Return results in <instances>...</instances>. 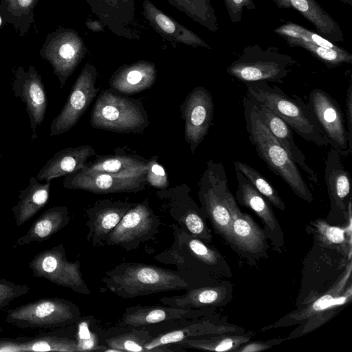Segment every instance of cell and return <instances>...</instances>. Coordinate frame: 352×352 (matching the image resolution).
<instances>
[{
  "instance_id": "6da1fadb",
  "label": "cell",
  "mask_w": 352,
  "mask_h": 352,
  "mask_svg": "<svg viewBox=\"0 0 352 352\" xmlns=\"http://www.w3.org/2000/svg\"><path fill=\"white\" fill-rule=\"evenodd\" d=\"M101 281L122 298L190 289V283L177 271L151 264L122 263L106 272Z\"/></svg>"
},
{
  "instance_id": "7a4b0ae2",
  "label": "cell",
  "mask_w": 352,
  "mask_h": 352,
  "mask_svg": "<svg viewBox=\"0 0 352 352\" xmlns=\"http://www.w3.org/2000/svg\"><path fill=\"white\" fill-rule=\"evenodd\" d=\"M244 117L248 138L256 153L269 169L280 177L299 198L312 202L313 194L300 174L298 166L272 134L250 104L248 96L243 98Z\"/></svg>"
},
{
  "instance_id": "3957f363",
  "label": "cell",
  "mask_w": 352,
  "mask_h": 352,
  "mask_svg": "<svg viewBox=\"0 0 352 352\" xmlns=\"http://www.w3.org/2000/svg\"><path fill=\"white\" fill-rule=\"evenodd\" d=\"M170 228L173 230V243L168 250L155 257L157 260L175 265L181 274L184 272L185 278L188 274L206 276L223 273L230 274L226 260L215 248L176 223L170 225Z\"/></svg>"
},
{
  "instance_id": "277c9868",
  "label": "cell",
  "mask_w": 352,
  "mask_h": 352,
  "mask_svg": "<svg viewBox=\"0 0 352 352\" xmlns=\"http://www.w3.org/2000/svg\"><path fill=\"white\" fill-rule=\"evenodd\" d=\"M248 95L267 107L286 122L298 135L318 146H328L317 122L303 101L286 95L276 85L267 82L245 83Z\"/></svg>"
},
{
  "instance_id": "5b68a950",
  "label": "cell",
  "mask_w": 352,
  "mask_h": 352,
  "mask_svg": "<svg viewBox=\"0 0 352 352\" xmlns=\"http://www.w3.org/2000/svg\"><path fill=\"white\" fill-rule=\"evenodd\" d=\"M197 195L205 217L215 232L224 239L241 210L228 188L226 172L221 162H207Z\"/></svg>"
},
{
  "instance_id": "8992f818",
  "label": "cell",
  "mask_w": 352,
  "mask_h": 352,
  "mask_svg": "<svg viewBox=\"0 0 352 352\" xmlns=\"http://www.w3.org/2000/svg\"><path fill=\"white\" fill-rule=\"evenodd\" d=\"M92 127L121 133H138L149 124L141 101L111 89L100 91L90 116Z\"/></svg>"
},
{
  "instance_id": "52a82bcc",
  "label": "cell",
  "mask_w": 352,
  "mask_h": 352,
  "mask_svg": "<svg viewBox=\"0 0 352 352\" xmlns=\"http://www.w3.org/2000/svg\"><path fill=\"white\" fill-rule=\"evenodd\" d=\"M81 317L79 307L65 298H43L7 310V323L20 329H51L69 327Z\"/></svg>"
},
{
  "instance_id": "ba28073f",
  "label": "cell",
  "mask_w": 352,
  "mask_h": 352,
  "mask_svg": "<svg viewBox=\"0 0 352 352\" xmlns=\"http://www.w3.org/2000/svg\"><path fill=\"white\" fill-rule=\"evenodd\" d=\"M296 61L290 56L272 48L263 50L258 44L243 50L241 56L227 67L226 72L243 82H278L291 72Z\"/></svg>"
},
{
  "instance_id": "9c48e42d",
  "label": "cell",
  "mask_w": 352,
  "mask_h": 352,
  "mask_svg": "<svg viewBox=\"0 0 352 352\" xmlns=\"http://www.w3.org/2000/svg\"><path fill=\"white\" fill-rule=\"evenodd\" d=\"M160 224V219L149 206L148 199L133 204L107 235L105 245L118 246L126 251L138 249L141 243L155 237Z\"/></svg>"
},
{
  "instance_id": "30bf717a",
  "label": "cell",
  "mask_w": 352,
  "mask_h": 352,
  "mask_svg": "<svg viewBox=\"0 0 352 352\" xmlns=\"http://www.w3.org/2000/svg\"><path fill=\"white\" fill-rule=\"evenodd\" d=\"M190 188L182 184L173 188L158 190L155 195L164 210L179 227L190 234L210 244L212 234L206 217L190 195Z\"/></svg>"
},
{
  "instance_id": "8fae6325",
  "label": "cell",
  "mask_w": 352,
  "mask_h": 352,
  "mask_svg": "<svg viewBox=\"0 0 352 352\" xmlns=\"http://www.w3.org/2000/svg\"><path fill=\"white\" fill-rule=\"evenodd\" d=\"M307 105L328 145L342 157L349 156L352 152V139L349 135L344 113L336 100L325 91L315 88L309 95Z\"/></svg>"
},
{
  "instance_id": "7c38bea8",
  "label": "cell",
  "mask_w": 352,
  "mask_h": 352,
  "mask_svg": "<svg viewBox=\"0 0 352 352\" xmlns=\"http://www.w3.org/2000/svg\"><path fill=\"white\" fill-rule=\"evenodd\" d=\"M28 266L35 277L45 278L78 294L91 293L82 278L80 261H69L63 244L40 252Z\"/></svg>"
},
{
  "instance_id": "4fadbf2b",
  "label": "cell",
  "mask_w": 352,
  "mask_h": 352,
  "mask_svg": "<svg viewBox=\"0 0 352 352\" xmlns=\"http://www.w3.org/2000/svg\"><path fill=\"white\" fill-rule=\"evenodd\" d=\"M87 51L77 32L60 28L48 34L40 55L51 65L62 88L85 56Z\"/></svg>"
},
{
  "instance_id": "5bb4252c",
  "label": "cell",
  "mask_w": 352,
  "mask_h": 352,
  "mask_svg": "<svg viewBox=\"0 0 352 352\" xmlns=\"http://www.w3.org/2000/svg\"><path fill=\"white\" fill-rule=\"evenodd\" d=\"M98 76V71L93 65L87 63L85 65L74 83L65 105L51 123L50 136L62 135L78 123L100 90L96 86Z\"/></svg>"
},
{
  "instance_id": "9a60e30c",
  "label": "cell",
  "mask_w": 352,
  "mask_h": 352,
  "mask_svg": "<svg viewBox=\"0 0 352 352\" xmlns=\"http://www.w3.org/2000/svg\"><path fill=\"white\" fill-rule=\"evenodd\" d=\"M290 47H300L329 67L352 63V54L318 33L288 21L274 30Z\"/></svg>"
},
{
  "instance_id": "2e32d148",
  "label": "cell",
  "mask_w": 352,
  "mask_h": 352,
  "mask_svg": "<svg viewBox=\"0 0 352 352\" xmlns=\"http://www.w3.org/2000/svg\"><path fill=\"white\" fill-rule=\"evenodd\" d=\"M324 179L327 186L331 223L351 221V177L343 164L342 157L331 148L325 160Z\"/></svg>"
},
{
  "instance_id": "e0dca14e",
  "label": "cell",
  "mask_w": 352,
  "mask_h": 352,
  "mask_svg": "<svg viewBox=\"0 0 352 352\" xmlns=\"http://www.w3.org/2000/svg\"><path fill=\"white\" fill-rule=\"evenodd\" d=\"M351 260L338 280L322 295L308 304L298 307L276 322L261 329L263 332L272 329L289 327L304 323L310 316L327 308L342 307L352 298Z\"/></svg>"
},
{
  "instance_id": "ac0fdd59",
  "label": "cell",
  "mask_w": 352,
  "mask_h": 352,
  "mask_svg": "<svg viewBox=\"0 0 352 352\" xmlns=\"http://www.w3.org/2000/svg\"><path fill=\"white\" fill-rule=\"evenodd\" d=\"M214 110L210 93L201 86L194 88L181 104L184 138L192 153H195L207 135L214 118Z\"/></svg>"
},
{
  "instance_id": "d6986e66",
  "label": "cell",
  "mask_w": 352,
  "mask_h": 352,
  "mask_svg": "<svg viewBox=\"0 0 352 352\" xmlns=\"http://www.w3.org/2000/svg\"><path fill=\"white\" fill-rule=\"evenodd\" d=\"M14 78L12 90L16 98L25 104L32 131L31 140L36 138V127L45 119L47 100L42 76L34 66L25 71L22 66L12 69Z\"/></svg>"
},
{
  "instance_id": "ffe728a7",
  "label": "cell",
  "mask_w": 352,
  "mask_h": 352,
  "mask_svg": "<svg viewBox=\"0 0 352 352\" xmlns=\"http://www.w3.org/2000/svg\"><path fill=\"white\" fill-rule=\"evenodd\" d=\"M224 240L231 248L251 265L268 257V238L263 230L245 212H240L234 218Z\"/></svg>"
},
{
  "instance_id": "44dd1931",
  "label": "cell",
  "mask_w": 352,
  "mask_h": 352,
  "mask_svg": "<svg viewBox=\"0 0 352 352\" xmlns=\"http://www.w3.org/2000/svg\"><path fill=\"white\" fill-rule=\"evenodd\" d=\"M213 316L214 314L194 320L188 325L153 336L144 344L145 352L173 351L167 345L176 344L187 338L245 331L244 329L228 323L226 320L213 318Z\"/></svg>"
},
{
  "instance_id": "7402d4cb",
  "label": "cell",
  "mask_w": 352,
  "mask_h": 352,
  "mask_svg": "<svg viewBox=\"0 0 352 352\" xmlns=\"http://www.w3.org/2000/svg\"><path fill=\"white\" fill-rule=\"evenodd\" d=\"M145 177H123L80 169L65 175L63 186L69 190H82L96 194L138 192L146 188Z\"/></svg>"
},
{
  "instance_id": "603a6c76",
  "label": "cell",
  "mask_w": 352,
  "mask_h": 352,
  "mask_svg": "<svg viewBox=\"0 0 352 352\" xmlns=\"http://www.w3.org/2000/svg\"><path fill=\"white\" fill-rule=\"evenodd\" d=\"M215 308L182 309L168 305H135L126 308L118 327H142L160 322L196 320L214 314Z\"/></svg>"
},
{
  "instance_id": "cb8c5ba5",
  "label": "cell",
  "mask_w": 352,
  "mask_h": 352,
  "mask_svg": "<svg viewBox=\"0 0 352 352\" xmlns=\"http://www.w3.org/2000/svg\"><path fill=\"white\" fill-rule=\"evenodd\" d=\"M238 183L236 201L252 210L264 225L263 230L275 250L281 252L284 244L282 228L273 212L271 204L250 184L239 171L236 173Z\"/></svg>"
},
{
  "instance_id": "d4e9b609",
  "label": "cell",
  "mask_w": 352,
  "mask_h": 352,
  "mask_svg": "<svg viewBox=\"0 0 352 352\" xmlns=\"http://www.w3.org/2000/svg\"><path fill=\"white\" fill-rule=\"evenodd\" d=\"M133 204L109 199L96 201L85 211L87 240L94 247L104 246L110 232L118 225Z\"/></svg>"
},
{
  "instance_id": "484cf974",
  "label": "cell",
  "mask_w": 352,
  "mask_h": 352,
  "mask_svg": "<svg viewBox=\"0 0 352 352\" xmlns=\"http://www.w3.org/2000/svg\"><path fill=\"white\" fill-rule=\"evenodd\" d=\"M247 96L256 112L286 151L289 158L306 173L312 182L317 184V174L307 164L304 153L296 144L291 126L260 102L248 95Z\"/></svg>"
},
{
  "instance_id": "4316f807",
  "label": "cell",
  "mask_w": 352,
  "mask_h": 352,
  "mask_svg": "<svg viewBox=\"0 0 352 352\" xmlns=\"http://www.w3.org/2000/svg\"><path fill=\"white\" fill-rule=\"evenodd\" d=\"M232 296V287L229 282L216 285L190 288L179 296L163 297L159 302L182 309L217 308L226 305Z\"/></svg>"
},
{
  "instance_id": "83f0119b",
  "label": "cell",
  "mask_w": 352,
  "mask_h": 352,
  "mask_svg": "<svg viewBox=\"0 0 352 352\" xmlns=\"http://www.w3.org/2000/svg\"><path fill=\"white\" fill-rule=\"evenodd\" d=\"M156 79L155 64L141 60L118 67L110 78L109 86L120 94H134L151 87Z\"/></svg>"
},
{
  "instance_id": "f1b7e54d",
  "label": "cell",
  "mask_w": 352,
  "mask_h": 352,
  "mask_svg": "<svg viewBox=\"0 0 352 352\" xmlns=\"http://www.w3.org/2000/svg\"><path fill=\"white\" fill-rule=\"evenodd\" d=\"M143 10L147 21L163 38L175 43L210 49L197 34L166 14L149 0L144 1Z\"/></svg>"
},
{
  "instance_id": "f546056e",
  "label": "cell",
  "mask_w": 352,
  "mask_h": 352,
  "mask_svg": "<svg viewBox=\"0 0 352 352\" xmlns=\"http://www.w3.org/2000/svg\"><path fill=\"white\" fill-rule=\"evenodd\" d=\"M278 8H293L310 22L318 34L333 43L344 41L338 23L315 0H273Z\"/></svg>"
},
{
  "instance_id": "4dcf8cb0",
  "label": "cell",
  "mask_w": 352,
  "mask_h": 352,
  "mask_svg": "<svg viewBox=\"0 0 352 352\" xmlns=\"http://www.w3.org/2000/svg\"><path fill=\"white\" fill-rule=\"evenodd\" d=\"M90 145L68 147L56 152L38 172V181L50 182L85 167L89 157L96 155Z\"/></svg>"
},
{
  "instance_id": "1f68e13d",
  "label": "cell",
  "mask_w": 352,
  "mask_h": 352,
  "mask_svg": "<svg viewBox=\"0 0 352 352\" xmlns=\"http://www.w3.org/2000/svg\"><path fill=\"white\" fill-rule=\"evenodd\" d=\"M48 351L77 352L76 340L56 332L15 339L0 338V352Z\"/></svg>"
},
{
  "instance_id": "d6a6232c",
  "label": "cell",
  "mask_w": 352,
  "mask_h": 352,
  "mask_svg": "<svg viewBox=\"0 0 352 352\" xmlns=\"http://www.w3.org/2000/svg\"><path fill=\"white\" fill-rule=\"evenodd\" d=\"M148 160L138 155L115 154L98 156L87 162L80 170L89 173H101L123 177H145Z\"/></svg>"
},
{
  "instance_id": "836d02e7",
  "label": "cell",
  "mask_w": 352,
  "mask_h": 352,
  "mask_svg": "<svg viewBox=\"0 0 352 352\" xmlns=\"http://www.w3.org/2000/svg\"><path fill=\"white\" fill-rule=\"evenodd\" d=\"M69 221L70 216L67 207H51L45 210L32 223L27 232L16 240L13 247L15 248L33 242H43L67 226Z\"/></svg>"
},
{
  "instance_id": "e575fe53",
  "label": "cell",
  "mask_w": 352,
  "mask_h": 352,
  "mask_svg": "<svg viewBox=\"0 0 352 352\" xmlns=\"http://www.w3.org/2000/svg\"><path fill=\"white\" fill-rule=\"evenodd\" d=\"M51 182L41 184L36 177H32L28 186L20 190L19 201L11 208L16 226L23 225L46 205Z\"/></svg>"
},
{
  "instance_id": "d590c367",
  "label": "cell",
  "mask_w": 352,
  "mask_h": 352,
  "mask_svg": "<svg viewBox=\"0 0 352 352\" xmlns=\"http://www.w3.org/2000/svg\"><path fill=\"white\" fill-rule=\"evenodd\" d=\"M308 233L314 234L315 242L321 246L338 250L351 258V224L346 228L331 226L325 220L317 219L307 226Z\"/></svg>"
},
{
  "instance_id": "8d00e7d4",
  "label": "cell",
  "mask_w": 352,
  "mask_h": 352,
  "mask_svg": "<svg viewBox=\"0 0 352 352\" xmlns=\"http://www.w3.org/2000/svg\"><path fill=\"white\" fill-rule=\"evenodd\" d=\"M253 331L226 333L195 338H187L175 344L176 346L210 351H232L251 340Z\"/></svg>"
},
{
  "instance_id": "74e56055",
  "label": "cell",
  "mask_w": 352,
  "mask_h": 352,
  "mask_svg": "<svg viewBox=\"0 0 352 352\" xmlns=\"http://www.w3.org/2000/svg\"><path fill=\"white\" fill-rule=\"evenodd\" d=\"M38 0H0V14L20 36L27 34L34 22V10Z\"/></svg>"
},
{
  "instance_id": "f35d334b",
  "label": "cell",
  "mask_w": 352,
  "mask_h": 352,
  "mask_svg": "<svg viewBox=\"0 0 352 352\" xmlns=\"http://www.w3.org/2000/svg\"><path fill=\"white\" fill-rule=\"evenodd\" d=\"M118 328V333L103 338L107 346L116 349L118 352H145L144 344L153 337L148 330L139 327Z\"/></svg>"
},
{
  "instance_id": "ab89813d",
  "label": "cell",
  "mask_w": 352,
  "mask_h": 352,
  "mask_svg": "<svg viewBox=\"0 0 352 352\" xmlns=\"http://www.w3.org/2000/svg\"><path fill=\"white\" fill-rule=\"evenodd\" d=\"M173 7L212 32L218 30L217 19L211 0H167Z\"/></svg>"
},
{
  "instance_id": "60d3db41",
  "label": "cell",
  "mask_w": 352,
  "mask_h": 352,
  "mask_svg": "<svg viewBox=\"0 0 352 352\" xmlns=\"http://www.w3.org/2000/svg\"><path fill=\"white\" fill-rule=\"evenodd\" d=\"M234 165L236 171L241 172L272 205L281 210L286 209V206L276 188L261 173L245 162L236 161Z\"/></svg>"
},
{
  "instance_id": "b9f144b4",
  "label": "cell",
  "mask_w": 352,
  "mask_h": 352,
  "mask_svg": "<svg viewBox=\"0 0 352 352\" xmlns=\"http://www.w3.org/2000/svg\"><path fill=\"white\" fill-rule=\"evenodd\" d=\"M96 324V319L92 316H81L76 323L77 352H104L107 346L100 344L99 330Z\"/></svg>"
},
{
  "instance_id": "7bdbcfd3",
  "label": "cell",
  "mask_w": 352,
  "mask_h": 352,
  "mask_svg": "<svg viewBox=\"0 0 352 352\" xmlns=\"http://www.w3.org/2000/svg\"><path fill=\"white\" fill-rule=\"evenodd\" d=\"M342 307L327 308L310 316L304 323L292 331L286 340L296 338L316 330L331 320L341 310Z\"/></svg>"
},
{
  "instance_id": "ee69618b",
  "label": "cell",
  "mask_w": 352,
  "mask_h": 352,
  "mask_svg": "<svg viewBox=\"0 0 352 352\" xmlns=\"http://www.w3.org/2000/svg\"><path fill=\"white\" fill-rule=\"evenodd\" d=\"M157 160V156H153L148 160L145 178L147 184L155 188L166 189L169 186V181L164 168L158 163Z\"/></svg>"
},
{
  "instance_id": "f6af8a7d",
  "label": "cell",
  "mask_w": 352,
  "mask_h": 352,
  "mask_svg": "<svg viewBox=\"0 0 352 352\" xmlns=\"http://www.w3.org/2000/svg\"><path fill=\"white\" fill-rule=\"evenodd\" d=\"M30 288L6 279H0V309L8 306L14 299L29 292Z\"/></svg>"
},
{
  "instance_id": "bcb514c9",
  "label": "cell",
  "mask_w": 352,
  "mask_h": 352,
  "mask_svg": "<svg viewBox=\"0 0 352 352\" xmlns=\"http://www.w3.org/2000/svg\"><path fill=\"white\" fill-rule=\"evenodd\" d=\"M230 20L234 23L241 21L244 8L252 11L256 9L254 0H223Z\"/></svg>"
},
{
  "instance_id": "7dc6e473",
  "label": "cell",
  "mask_w": 352,
  "mask_h": 352,
  "mask_svg": "<svg viewBox=\"0 0 352 352\" xmlns=\"http://www.w3.org/2000/svg\"><path fill=\"white\" fill-rule=\"evenodd\" d=\"M283 342L282 339L274 338L266 341L248 342L243 344L234 352H258L267 350Z\"/></svg>"
},
{
  "instance_id": "c3c4849f",
  "label": "cell",
  "mask_w": 352,
  "mask_h": 352,
  "mask_svg": "<svg viewBox=\"0 0 352 352\" xmlns=\"http://www.w3.org/2000/svg\"><path fill=\"white\" fill-rule=\"evenodd\" d=\"M346 129L350 138L352 139V85L350 83L346 99Z\"/></svg>"
},
{
  "instance_id": "681fc988",
  "label": "cell",
  "mask_w": 352,
  "mask_h": 352,
  "mask_svg": "<svg viewBox=\"0 0 352 352\" xmlns=\"http://www.w3.org/2000/svg\"><path fill=\"white\" fill-rule=\"evenodd\" d=\"M87 27L93 32H100L104 30V24L98 20L87 19L86 22Z\"/></svg>"
},
{
  "instance_id": "f907efd6",
  "label": "cell",
  "mask_w": 352,
  "mask_h": 352,
  "mask_svg": "<svg viewBox=\"0 0 352 352\" xmlns=\"http://www.w3.org/2000/svg\"><path fill=\"white\" fill-rule=\"evenodd\" d=\"M344 4H347L349 6H352V0H338Z\"/></svg>"
},
{
  "instance_id": "816d5d0a",
  "label": "cell",
  "mask_w": 352,
  "mask_h": 352,
  "mask_svg": "<svg viewBox=\"0 0 352 352\" xmlns=\"http://www.w3.org/2000/svg\"><path fill=\"white\" fill-rule=\"evenodd\" d=\"M2 22H3V18L1 17V14H0V28L2 25Z\"/></svg>"
},
{
  "instance_id": "f5cc1de1",
  "label": "cell",
  "mask_w": 352,
  "mask_h": 352,
  "mask_svg": "<svg viewBox=\"0 0 352 352\" xmlns=\"http://www.w3.org/2000/svg\"><path fill=\"white\" fill-rule=\"evenodd\" d=\"M2 331H3L2 329L0 327V332H1Z\"/></svg>"
},
{
  "instance_id": "db71d44e",
  "label": "cell",
  "mask_w": 352,
  "mask_h": 352,
  "mask_svg": "<svg viewBox=\"0 0 352 352\" xmlns=\"http://www.w3.org/2000/svg\"><path fill=\"white\" fill-rule=\"evenodd\" d=\"M122 1H124V0H122Z\"/></svg>"
}]
</instances>
